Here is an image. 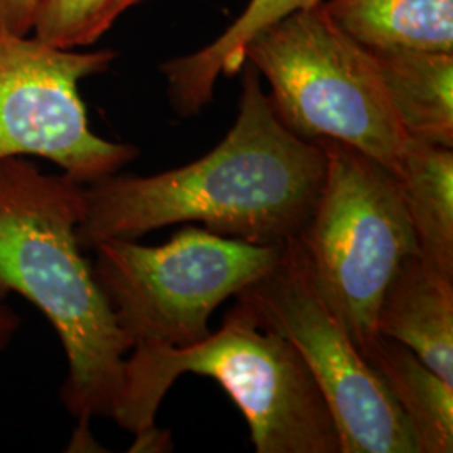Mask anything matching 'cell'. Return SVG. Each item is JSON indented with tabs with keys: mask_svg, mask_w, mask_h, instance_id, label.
<instances>
[{
	"mask_svg": "<svg viewBox=\"0 0 453 453\" xmlns=\"http://www.w3.org/2000/svg\"><path fill=\"white\" fill-rule=\"evenodd\" d=\"M241 71L239 116L207 155L157 175L116 172L84 185L82 250L187 222L279 247L301 232L323 187V148L282 123L254 65L243 63Z\"/></svg>",
	"mask_w": 453,
	"mask_h": 453,
	"instance_id": "cell-1",
	"label": "cell"
},
{
	"mask_svg": "<svg viewBox=\"0 0 453 453\" xmlns=\"http://www.w3.org/2000/svg\"><path fill=\"white\" fill-rule=\"evenodd\" d=\"M82 190L29 158L0 160V294L48 318L67 361L61 402L88 437L89 421L113 415L131 348L82 256Z\"/></svg>",
	"mask_w": 453,
	"mask_h": 453,
	"instance_id": "cell-2",
	"label": "cell"
},
{
	"mask_svg": "<svg viewBox=\"0 0 453 453\" xmlns=\"http://www.w3.org/2000/svg\"><path fill=\"white\" fill-rule=\"evenodd\" d=\"M215 380L242 411L257 453H341L329 406L289 341L257 323L241 303L217 333L192 346H134L111 420L158 447L157 411L180 376Z\"/></svg>",
	"mask_w": 453,
	"mask_h": 453,
	"instance_id": "cell-3",
	"label": "cell"
},
{
	"mask_svg": "<svg viewBox=\"0 0 453 453\" xmlns=\"http://www.w3.org/2000/svg\"><path fill=\"white\" fill-rule=\"evenodd\" d=\"M245 63L267 80L275 111L297 136L346 143L398 173L411 138L372 50L341 29L324 0L257 34Z\"/></svg>",
	"mask_w": 453,
	"mask_h": 453,
	"instance_id": "cell-4",
	"label": "cell"
},
{
	"mask_svg": "<svg viewBox=\"0 0 453 453\" xmlns=\"http://www.w3.org/2000/svg\"><path fill=\"white\" fill-rule=\"evenodd\" d=\"M316 143L326 157L323 187L296 241L324 303L365 357L378 338L383 294L418 245L387 166L336 140Z\"/></svg>",
	"mask_w": 453,
	"mask_h": 453,
	"instance_id": "cell-5",
	"label": "cell"
},
{
	"mask_svg": "<svg viewBox=\"0 0 453 453\" xmlns=\"http://www.w3.org/2000/svg\"><path fill=\"white\" fill-rule=\"evenodd\" d=\"M93 252L97 286L131 349L185 348L211 336L213 311L271 273L282 245L245 242L190 226L162 245L113 239Z\"/></svg>",
	"mask_w": 453,
	"mask_h": 453,
	"instance_id": "cell-6",
	"label": "cell"
},
{
	"mask_svg": "<svg viewBox=\"0 0 453 453\" xmlns=\"http://www.w3.org/2000/svg\"><path fill=\"white\" fill-rule=\"evenodd\" d=\"M235 297L304 359L336 423L341 453H420L400 406L324 303L296 237L274 269Z\"/></svg>",
	"mask_w": 453,
	"mask_h": 453,
	"instance_id": "cell-7",
	"label": "cell"
},
{
	"mask_svg": "<svg viewBox=\"0 0 453 453\" xmlns=\"http://www.w3.org/2000/svg\"><path fill=\"white\" fill-rule=\"evenodd\" d=\"M114 59L111 49L56 48L0 24V160L42 158L82 185L133 162L140 150L97 136L80 95Z\"/></svg>",
	"mask_w": 453,
	"mask_h": 453,
	"instance_id": "cell-8",
	"label": "cell"
},
{
	"mask_svg": "<svg viewBox=\"0 0 453 453\" xmlns=\"http://www.w3.org/2000/svg\"><path fill=\"white\" fill-rule=\"evenodd\" d=\"M378 334L398 341L453 387V277L420 252L398 267L383 294Z\"/></svg>",
	"mask_w": 453,
	"mask_h": 453,
	"instance_id": "cell-9",
	"label": "cell"
},
{
	"mask_svg": "<svg viewBox=\"0 0 453 453\" xmlns=\"http://www.w3.org/2000/svg\"><path fill=\"white\" fill-rule=\"evenodd\" d=\"M370 50L406 134L426 145L453 148V52Z\"/></svg>",
	"mask_w": 453,
	"mask_h": 453,
	"instance_id": "cell-10",
	"label": "cell"
},
{
	"mask_svg": "<svg viewBox=\"0 0 453 453\" xmlns=\"http://www.w3.org/2000/svg\"><path fill=\"white\" fill-rule=\"evenodd\" d=\"M323 0H250L241 16L209 46L162 65L166 91L180 116L200 113L213 97L220 76L241 73L245 49L257 34L284 17Z\"/></svg>",
	"mask_w": 453,
	"mask_h": 453,
	"instance_id": "cell-11",
	"label": "cell"
},
{
	"mask_svg": "<svg viewBox=\"0 0 453 453\" xmlns=\"http://www.w3.org/2000/svg\"><path fill=\"white\" fill-rule=\"evenodd\" d=\"M365 359L405 415L420 453H452V385L405 344L383 334H378Z\"/></svg>",
	"mask_w": 453,
	"mask_h": 453,
	"instance_id": "cell-12",
	"label": "cell"
},
{
	"mask_svg": "<svg viewBox=\"0 0 453 453\" xmlns=\"http://www.w3.org/2000/svg\"><path fill=\"white\" fill-rule=\"evenodd\" d=\"M324 7L365 48L453 52V0H329Z\"/></svg>",
	"mask_w": 453,
	"mask_h": 453,
	"instance_id": "cell-13",
	"label": "cell"
},
{
	"mask_svg": "<svg viewBox=\"0 0 453 453\" xmlns=\"http://www.w3.org/2000/svg\"><path fill=\"white\" fill-rule=\"evenodd\" d=\"M400 183L418 252L453 277V151L410 140L395 175Z\"/></svg>",
	"mask_w": 453,
	"mask_h": 453,
	"instance_id": "cell-14",
	"label": "cell"
},
{
	"mask_svg": "<svg viewBox=\"0 0 453 453\" xmlns=\"http://www.w3.org/2000/svg\"><path fill=\"white\" fill-rule=\"evenodd\" d=\"M142 0H37L33 31L61 49L89 48Z\"/></svg>",
	"mask_w": 453,
	"mask_h": 453,
	"instance_id": "cell-15",
	"label": "cell"
},
{
	"mask_svg": "<svg viewBox=\"0 0 453 453\" xmlns=\"http://www.w3.org/2000/svg\"><path fill=\"white\" fill-rule=\"evenodd\" d=\"M37 0H0V24L20 34L33 31Z\"/></svg>",
	"mask_w": 453,
	"mask_h": 453,
	"instance_id": "cell-16",
	"label": "cell"
},
{
	"mask_svg": "<svg viewBox=\"0 0 453 453\" xmlns=\"http://www.w3.org/2000/svg\"><path fill=\"white\" fill-rule=\"evenodd\" d=\"M20 324L22 319L19 318L16 309L9 304V297L0 294V353L11 346L17 331L20 329Z\"/></svg>",
	"mask_w": 453,
	"mask_h": 453,
	"instance_id": "cell-17",
	"label": "cell"
}]
</instances>
